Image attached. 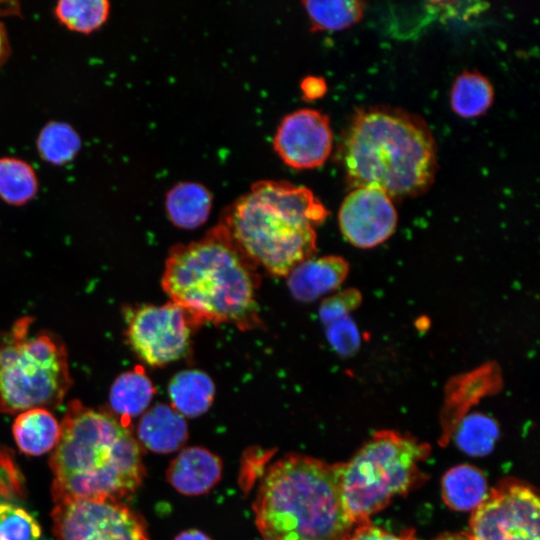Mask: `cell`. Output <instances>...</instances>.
I'll use <instances>...</instances> for the list:
<instances>
[{
	"label": "cell",
	"mask_w": 540,
	"mask_h": 540,
	"mask_svg": "<svg viewBox=\"0 0 540 540\" xmlns=\"http://www.w3.org/2000/svg\"><path fill=\"white\" fill-rule=\"evenodd\" d=\"M60 428L49 460L55 504L76 499L120 501L139 488L145 474L140 447L109 409L74 399Z\"/></svg>",
	"instance_id": "obj_1"
},
{
	"label": "cell",
	"mask_w": 540,
	"mask_h": 540,
	"mask_svg": "<svg viewBox=\"0 0 540 540\" xmlns=\"http://www.w3.org/2000/svg\"><path fill=\"white\" fill-rule=\"evenodd\" d=\"M258 269L220 222L198 241L172 247L162 288L199 326L233 324L252 329L261 322Z\"/></svg>",
	"instance_id": "obj_2"
},
{
	"label": "cell",
	"mask_w": 540,
	"mask_h": 540,
	"mask_svg": "<svg viewBox=\"0 0 540 540\" xmlns=\"http://www.w3.org/2000/svg\"><path fill=\"white\" fill-rule=\"evenodd\" d=\"M343 166L351 187H370L388 197L425 193L437 170L436 143L426 122L399 108L358 109L344 138Z\"/></svg>",
	"instance_id": "obj_3"
},
{
	"label": "cell",
	"mask_w": 540,
	"mask_h": 540,
	"mask_svg": "<svg viewBox=\"0 0 540 540\" xmlns=\"http://www.w3.org/2000/svg\"><path fill=\"white\" fill-rule=\"evenodd\" d=\"M329 212L305 186L260 180L225 211L221 223L258 268L286 277L316 254V227Z\"/></svg>",
	"instance_id": "obj_4"
},
{
	"label": "cell",
	"mask_w": 540,
	"mask_h": 540,
	"mask_svg": "<svg viewBox=\"0 0 540 540\" xmlns=\"http://www.w3.org/2000/svg\"><path fill=\"white\" fill-rule=\"evenodd\" d=\"M341 463L303 455L274 463L253 504L265 540H341L354 525L342 502Z\"/></svg>",
	"instance_id": "obj_5"
},
{
	"label": "cell",
	"mask_w": 540,
	"mask_h": 540,
	"mask_svg": "<svg viewBox=\"0 0 540 540\" xmlns=\"http://www.w3.org/2000/svg\"><path fill=\"white\" fill-rule=\"evenodd\" d=\"M34 322L23 316L0 331V413L56 409L72 386L65 343Z\"/></svg>",
	"instance_id": "obj_6"
},
{
	"label": "cell",
	"mask_w": 540,
	"mask_h": 540,
	"mask_svg": "<svg viewBox=\"0 0 540 540\" xmlns=\"http://www.w3.org/2000/svg\"><path fill=\"white\" fill-rule=\"evenodd\" d=\"M430 446L391 430L374 433L346 463H341L340 491L353 524L370 521L394 497L424 480L419 469Z\"/></svg>",
	"instance_id": "obj_7"
},
{
	"label": "cell",
	"mask_w": 540,
	"mask_h": 540,
	"mask_svg": "<svg viewBox=\"0 0 540 540\" xmlns=\"http://www.w3.org/2000/svg\"><path fill=\"white\" fill-rule=\"evenodd\" d=\"M124 312L127 343L145 364L161 367L188 354L192 331L199 325L179 305L144 304Z\"/></svg>",
	"instance_id": "obj_8"
},
{
	"label": "cell",
	"mask_w": 540,
	"mask_h": 540,
	"mask_svg": "<svg viewBox=\"0 0 540 540\" xmlns=\"http://www.w3.org/2000/svg\"><path fill=\"white\" fill-rule=\"evenodd\" d=\"M469 540H539V498L527 484L505 480L473 510Z\"/></svg>",
	"instance_id": "obj_9"
},
{
	"label": "cell",
	"mask_w": 540,
	"mask_h": 540,
	"mask_svg": "<svg viewBox=\"0 0 540 540\" xmlns=\"http://www.w3.org/2000/svg\"><path fill=\"white\" fill-rule=\"evenodd\" d=\"M52 521L56 540H148L141 517L115 500L63 501Z\"/></svg>",
	"instance_id": "obj_10"
},
{
	"label": "cell",
	"mask_w": 540,
	"mask_h": 540,
	"mask_svg": "<svg viewBox=\"0 0 540 540\" xmlns=\"http://www.w3.org/2000/svg\"><path fill=\"white\" fill-rule=\"evenodd\" d=\"M332 130L327 115L303 108L286 115L273 138V147L281 160L294 169L321 166L332 149Z\"/></svg>",
	"instance_id": "obj_11"
},
{
	"label": "cell",
	"mask_w": 540,
	"mask_h": 540,
	"mask_svg": "<svg viewBox=\"0 0 540 540\" xmlns=\"http://www.w3.org/2000/svg\"><path fill=\"white\" fill-rule=\"evenodd\" d=\"M397 212L390 197L370 187L355 188L343 200L338 213L343 237L357 248H373L391 237Z\"/></svg>",
	"instance_id": "obj_12"
},
{
	"label": "cell",
	"mask_w": 540,
	"mask_h": 540,
	"mask_svg": "<svg viewBox=\"0 0 540 540\" xmlns=\"http://www.w3.org/2000/svg\"><path fill=\"white\" fill-rule=\"evenodd\" d=\"M222 462L202 447L182 450L170 463L166 478L178 492L197 496L208 492L220 480Z\"/></svg>",
	"instance_id": "obj_13"
},
{
	"label": "cell",
	"mask_w": 540,
	"mask_h": 540,
	"mask_svg": "<svg viewBox=\"0 0 540 540\" xmlns=\"http://www.w3.org/2000/svg\"><path fill=\"white\" fill-rule=\"evenodd\" d=\"M348 272L349 264L340 256L312 257L290 271L287 285L296 299L311 302L338 288Z\"/></svg>",
	"instance_id": "obj_14"
},
{
	"label": "cell",
	"mask_w": 540,
	"mask_h": 540,
	"mask_svg": "<svg viewBox=\"0 0 540 540\" xmlns=\"http://www.w3.org/2000/svg\"><path fill=\"white\" fill-rule=\"evenodd\" d=\"M137 433L147 449L156 453H171L185 443L188 428L184 417L173 407L157 404L143 414Z\"/></svg>",
	"instance_id": "obj_15"
},
{
	"label": "cell",
	"mask_w": 540,
	"mask_h": 540,
	"mask_svg": "<svg viewBox=\"0 0 540 540\" xmlns=\"http://www.w3.org/2000/svg\"><path fill=\"white\" fill-rule=\"evenodd\" d=\"M155 387L142 367L118 375L109 391V411L126 424L130 418L145 412Z\"/></svg>",
	"instance_id": "obj_16"
},
{
	"label": "cell",
	"mask_w": 540,
	"mask_h": 540,
	"mask_svg": "<svg viewBox=\"0 0 540 540\" xmlns=\"http://www.w3.org/2000/svg\"><path fill=\"white\" fill-rule=\"evenodd\" d=\"M60 432L57 419L51 411L43 408L19 413L12 426L18 448L30 456H39L55 448Z\"/></svg>",
	"instance_id": "obj_17"
},
{
	"label": "cell",
	"mask_w": 540,
	"mask_h": 540,
	"mask_svg": "<svg viewBox=\"0 0 540 540\" xmlns=\"http://www.w3.org/2000/svg\"><path fill=\"white\" fill-rule=\"evenodd\" d=\"M165 207L175 226L194 229L207 221L212 208V196L200 183L181 182L168 191Z\"/></svg>",
	"instance_id": "obj_18"
},
{
	"label": "cell",
	"mask_w": 540,
	"mask_h": 540,
	"mask_svg": "<svg viewBox=\"0 0 540 540\" xmlns=\"http://www.w3.org/2000/svg\"><path fill=\"white\" fill-rule=\"evenodd\" d=\"M441 488L445 504L461 512L476 509L489 493L484 473L469 464L449 469L442 478Z\"/></svg>",
	"instance_id": "obj_19"
},
{
	"label": "cell",
	"mask_w": 540,
	"mask_h": 540,
	"mask_svg": "<svg viewBox=\"0 0 540 540\" xmlns=\"http://www.w3.org/2000/svg\"><path fill=\"white\" fill-rule=\"evenodd\" d=\"M172 407L183 417H198L211 406L215 386L212 379L199 370L177 373L168 386Z\"/></svg>",
	"instance_id": "obj_20"
},
{
	"label": "cell",
	"mask_w": 540,
	"mask_h": 540,
	"mask_svg": "<svg viewBox=\"0 0 540 540\" xmlns=\"http://www.w3.org/2000/svg\"><path fill=\"white\" fill-rule=\"evenodd\" d=\"M493 98V87L485 76L476 71H464L453 83L451 107L461 117H476L488 110Z\"/></svg>",
	"instance_id": "obj_21"
},
{
	"label": "cell",
	"mask_w": 540,
	"mask_h": 540,
	"mask_svg": "<svg viewBox=\"0 0 540 540\" xmlns=\"http://www.w3.org/2000/svg\"><path fill=\"white\" fill-rule=\"evenodd\" d=\"M38 191V179L33 167L14 157L0 158V198L14 206L32 200Z\"/></svg>",
	"instance_id": "obj_22"
},
{
	"label": "cell",
	"mask_w": 540,
	"mask_h": 540,
	"mask_svg": "<svg viewBox=\"0 0 540 540\" xmlns=\"http://www.w3.org/2000/svg\"><path fill=\"white\" fill-rule=\"evenodd\" d=\"M312 31H339L360 21L364 3L355 0L303 1Z\"/></svg>",
	"instance_id": "obj_23"
},
{
	"label": "cell",
	"mask_w": 540,
	"mask_h": 540,
	"mask_svg": "<svg viewBox=\"0 0 540 540\" xmlns=\"http://www.w3.org/2000/svg\"><path fill=\"white\" fill-rule=\"evenodd\" d=\"M36 145L43 160L54 165H63L76 157L81 147V139L69 124L52 121L42 128Z\"/></svg>",
	"instance_id": "obj_24"
},
{
	"label": "cell",
	"mask_w": 540,
	"mask_h": 540,
	"mask_svg": "<svg viewBox=\"0 0 540 540\" xmlns=\"http://www.w3.org/2000/svg\"><path fill=\"white\" fill-rule=\"evenodd\" d=\"M110 11L106 0H62L55 7L58 20L69 30L91 33L102 26Z\"/></svg>",
	"instance_id": "obj_25"
},
{
	"label": "cell",
	"mask_w": 540,
	"mask_h": 540,
	"mask_svg": "<svg viewBox=\"0 0 540 540\" xmlns=\"http://www.w3.org/2000/svg\"><path fill=\"white\" fill-rule=\"evenodd\" d=\"M498 438L497 423L480 413H473L463 418L455 434L457 446L470 456L488 455Z\"/></svg>",
	"instance_id": "obj_26"
},
{
	"label": "cell",
	"mask_w": 540,
	"mask_h": 540,
	"mask_svg": "<svg viewBox=\"0 0 540 540\" xmlns=\"http://www.w3.org/2000/svg\"><path fill=\"white\" fill-rule=\"evenodd\" d=\"M41 527L25 509L0 503V540H39Z\"/></svg>",
	"instance_id": "obj_27"
},
{
	"label": "cell",
	"mask_w": 540,
	"mask_h": 540,
	"mask_svg": "<svg viewBox=\"0 0 540 540\" xmlns=\"http://www.w3.org/2000/svg\"><path fill=\"white\" fill-rule=\"evenodd\" d=\"M0 496L10 500H22L26 497L25 478L14 453L3 446H0Z\"/></svg>",
	"instance_id": "obj_28"
},
{
	"label": "cell",
	"mask_w": 540,
	"mask_h": 540,
	"mask_svg": "<svg viewBox=\"0 0 540 540\" xmlns=\"http://www.w3.org/2000/svg\"><path fill=\"white\" fill-rule=\"evenodd\" d=\"M326 335L330 344L341 355L350 356L359 348L358 328L348 316L327 324Z\"/></svg>",
	"instance_id": "obj_29"
},
{
	"label": "cell",
	"mask_w": 540,
	"mask_h": 540,
	"mask_svg": "<svg viewBox=\"0 0 540 540\" xmlns=\"http://www.w3.org/2000/svg\"><path fill=\"white\" fill-rule=\"evenodd\" d=\"M362 300L361 293L354 288L341 291L332 297L326 298L319 309L322 322L326 325L356 309Z\"/></svg>",
	"instance_id": "obj_30"
},
{
	"label": "cell",
	"mask_w": 540,
	"mask_h": 540,
	"mask_svg": "<svg viewBox=\"0 0 540 540\" xmlns=\"http://www.w3.org/2000/svg\"><path fill=\"white\" fill-rule=\"evenodd\" d=\"M341 540H416L413 531L393 534L380 527L374 526L370 521L356 524Z\"/></svg>",
	"instance_id": "obj_31"
},
{
	"label": "cell",
	"mask_w": 540,
	"mask_h": 540,
	"mask_svg": "<svg viewBox=\"0 0 540 540\" xmlns=\"http://www.w3.org/2000/svg\"><path fill=\"white\" fill-rule=\"evenodd\" d=\"M327 86L323 78L309 76L301 82L303 96L307 100H314L322 97L326 92Z\"/></svg>",
	"instance_id": "obj_32"
},
{
	"label": "cell",
	"mask_w": 540,
	"mask_h": 540,
	"mask_svg": "<svg viewBox=\"0 0 540 540\" xmlns=\"http://www.w3.org/2000/svg\"><path fill=\"white\" fill-rule=\"evenodd\" d=\"M9 52V42L4 25L0 22V65L5 61Z\"/></svg>",
	"instance_id": "obj_33"
},
{
	"label": "cell",
	"mask_w": 540,
	"mask_h": 540,
	"mask_svg": "<svg viewBox=\"0 0 540 540\" xmlns=\"http://www.w3.org/2000/svg\"><path fill=\"white\" fill-rule=\"evenodd\" d=\"M174 540H211L199 530H187L180 533Z\"/></svg>",
	"instance_id": "obj_34"
},
{
	"label": "cell",
	"mask_w": 540,
	"mask_h": 540,
	"mask_svg": "<svg viewBox=\"0 0 540 540\" xmlns=\"http://www.w3.org/2000/svg\"><path fill=\"white\" fill-rule=\"evenodd\" d=\"M434 540H469L466 534L462 533H448L441 535Z\"/></svg>",
	"instance_id": "obj_35"
}]
</instances>
